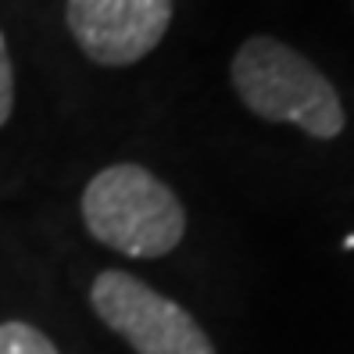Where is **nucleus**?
<instances>
[{
	"label": "nucleus",
	"instance_id": "nucleus-1",
	"mask_svg": "<svg viewBox=\"0 0 354 354\" xmlns=\"http://www.w3.org/2000/svg\"><path fill=\"white\" fill-rule=\"evenodd\" d=\"M229 82L261 122L297 126L311 140H337L347 126L337 86L276 36H247L229 61Z\"/></svg>",
	"mask_w": 354,
	"mask_h": 354
},
{
	"label": "nucleus",
	"instance_id": "nucleus-2",
	"mask_svg": "<svg viewBox=\"0 0 354 354\" xmlns=\"http://www.w3.org/2000/svg\"><path fill=\"white\" fill-rule=\"evenodd\" d=\"M86 233L122 258H165L186 236V207L151 169L118 161L82 186Z\"/></svg>",
	"mask_w": 354,
	"mask_h": 354
},
{
	"label": "nucleus",
	"instance_id": "nucleus-3",
	"mask_svg": "<svg viewBox=\"0 0 354 354\" xmlns=\"http://www.w3.org/2000/svg\"><path fill=\"white\" fill-rule=\"evenodd\" d=\"M97 319L136 354H215L207 329L179 301L122 268H104L90 286Z\"/></svg>",
	"mask_w": 354,
	"mask_h": 354
},
{
	"label": "nucleus",
	"instance_id": "nucleus-4",
	"mask_svg": "<svg viewBox=\"0 0 354 354\" xmlns=\"http://www.w3.org/2000/svg\"><path fill=\"white\" fill-rule=\"evenodd\" d=\"M176 0H68L65 26L82 57L100 68H129L161 47Z\"/></svg>",
	"mask_w": 354,
	"mask_h": 354
},
{
	"label": "nucleus",
	"instance_id": "nucleus-5",
	"mask_svg": "<svg viewBox=\"0 0 354 354\" xmlns=\"http://www.w3.org/2000/svg\"><path fill=\"white\" fill-rule=\"evenodd\" d=\"M0 354H61V351L44 329L22 319H8L0 322Z\"/></svg>",
	"mask_w": 354,
	"mask_h": 354
},
{
	"label": "nucleus",
	"instance_id": "nucleus-6",
	"mask_svg": "<svg viewBox=\"0 0 354 354\" xmlns=\"http://www.w3.org/2000/svg\"><path fill=\"white\" fill-rule=\"evenodd\" d=\"M11 111H15V61L8 50V36L0 29V129L11 122Z\"/></svg>",
	"mask_w": 354,
	"mask_h": 354
}]
</instances>
